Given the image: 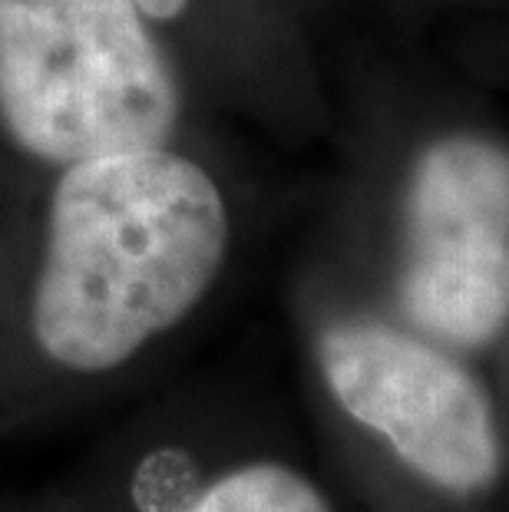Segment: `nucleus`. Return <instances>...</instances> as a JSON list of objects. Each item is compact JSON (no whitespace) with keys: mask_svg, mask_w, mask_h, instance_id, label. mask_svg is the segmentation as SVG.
<instances>
[{"mask_svg":"<svg viewBox=\"0 0 509 512\" xmlns=\"http://www.w3.org/2000/svg\"><path fill=\"white\" fill-rule=\"evenodd\" d=\"M229 245L202 166L166 146L63 166L50 195L34 334L57 364L110 370L196 308Z\"/></svg>","mask_w":509,"mask_h":512,"instance_id":"f257e3e1","label":"nucleus"},{"mask_svg":"<svg viewBox=\"0 0 509 512\" xmlns=\"http://www.w3.org/2000/svg\"><path fill=\"white\" fill-rule=\"evenodd\" d=\"M136 0H0V123L40 162L166 146L179 86Z\"/></svg>","mask_w":509,"mask_h":512,"instance_id":"f03ea898","label":"nucleus"},{"mask_svg":"<svg viewBox=\"0 0 509 512\" xmlns=\"http://www.w3.org/2000/svg\"><path fill=\"white\" fill-rule=\"evenodd\" d=\"M404 308L457 344L500 331L509 304V156L483 139H443L410 185Z\"/></svg>","mask_w":509,"mask_h":512,"instance_id":"7ed1b4c3","label":"nucleus"},{"mask_svg":"<svg viewBox=\"0 0 509 512\" xmlns=\"http://www.w3.org/2000/svg\"><path fill=\"white\" fill-rule=\"evenodd\" d=\"M321 367L341 407L430 483L473 493L500 470L486 394L440 351L381 324H341L324 334Z\"/></svg>","mask_w":509,"mask_h":512,"instance_id":"20e7f679","label":"nucleus"},{"mask_svg":"<svg viewBox=\"0 0 509 512\" xmlns=\"http://www.w3.org/2000/svg\"><path fill=\"white\" fill-rule=\"evenodd\" d=\"M189 512H331L305 476L275 463H258L222 476Z\"/></svg>","mask_w":509,"mask_h":512,"instance_id":"39448f33","label":"nucleus"},{"mask_svg":"<svg viewBox=\"0 0 509 512\" xmlns=\"http://www.w3.org/2000/svg\"><path fill=\"white\" fill-rule=\"evenodd\" d=\"M139 10L149 17V20H159V24H169V20H176L182 10H186L189 0H136Z\"/></svg>","mask_w":509,"mask_h":512,"instance_id":"423d86ee","label":"nucleus"}]
</instances>
